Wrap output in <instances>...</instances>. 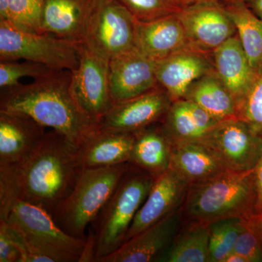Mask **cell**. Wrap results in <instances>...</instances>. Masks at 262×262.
I'll return each mask as SVG.
<instances>
[{"label":"cell","instance_id":"10","mask_svg":"<svg viewBox=\"0 0 262 262\" xmlns=\"http://www.w3.org/2000/svg\"><path fill=\"white\" fill-rule=\"evenodd\" d=\"M70 91L81 111L96 122L115 104L108 80V61L80 43V61L72 72Z\"/></svg>","mask_w":262,"mask_h":262},{"label":"cell","instance_id":"29","mask_svg":"<svg viewBox=\"0 0 262 262\" xmlns=\"http://www.w3.org/2000/svg\"><path fill=\"white\" fill-rule=\"evenodd\" d=\"M44 0H9L8 23L25 32L42 34Z\"/></svg>","mask_w":262,"mask_h":262},{"label":"cell","instance_id":"31","mask_svg":"<svg viewBox=\"0 0 262 262\" xmlns=\"http://www.w3.org/2000/svg\"><path fill=\"white\" fill-rule=\"evenodd\" d=\"M52 69L41 63L30 61H0V88L11 89L20 84L23 77L39 78L53 72Z\"/></svg>","mask_w":262,"mask_h":262},{"label":"cell","instance_id":"16","mask_svg":"<svg viewBox=\"0 0 262 262\" xmlns=\"http://www.w3.org/2000/svg\"><path fill=\"white\" fill-rule=\"evenodd\" d=\"M189 187V183L170 167L155 178L131 224L125 242L182 207Z\"/></svg>","mask_w":262,"mask_h":262},{"label":"cell","instance_id":"3","mask_svg":"<svg viewBox=\"0 0 262 262\" xmlns=\"http://www.w3.org/2000/svg\"><path fill=\"white\" fill-rule=\"evenodd\" d=\"M3 220L14 229L20 262H80L86 237L67 233L44 208L16 199Z\"/></svg>","mask_w":262,"mask_h":262},{"label":"cell","instance_id":"40","mask_svg":"<svg viewBox=\"0 0 262 262\" xmlns=\"http://www.w3.org/2000/svg\"><path fill=\"white\" fill-rule=\"evenodd\" d=\"M256 222H257V226L258 232H259L260 237H261L262 242V213L259 215H256Z\"/></svg>","mask_w":262,"mask_h":262},{"label":"cell","instance_id":"6","mask_svg":"<svg viewBox=\"0 0 262 262\" xmlns=\"http://www.w3.org/2000/svg\"><path fill=\"white\" fill-rule=\"evenodd\" d=\"M128 163L83 168L75 187L52 213L53 220L73 237L85 238L86 230L112 195Z\"/></svg>","mask_w":262,"mask_h":262},{"label":"cell","instance_id":"36","mask_svg":"<svg viewBox=\"0 0 262 262\" xmlns=\"http://www.w3.org/2000/svg\"><path fill=\"white\" fill-rule=\"evenodd\" d=\"M246 3L253 13L262 19V0H250Z\"/></svg>","mask_w":262,"mask_h":262},{"label":"cell","instance_id":"34","mask_svg":"<svg viewBox=\"0 0 262 262\" xmlns=\"http://www.w3.org/2000/svg\"><path fill=\"white\" fill-rule=\"evenodd\" d=\"M21 255L5 221L0 220V262H20Z\"/></svg>","mask_w":262,"mask_h":262},{"label":"cell","instance_id":"7","mask_svg":"<svg viewBox=\"0 0 262 262\" xmlns=\"http://www.w3.org/2000/svg\"><path fill=\"white\" fill-rule=\"evenodd\" d=\"M36 62L53 70H77L80 44L51 34L25 32L0 21V61Z\"/></svg>","mask_w":262,"mask_h":262},{"label":"cell","instance_id":"25","mask_svg":"<svg viewBox=\"0 0 262 262\" xmlns=\"http://www.w3.org/2000/svg\"><path fill=\"white\" fill-rule=\"evenodd\" d=\"M209 238V224L184 219L160 261L210 262Z\"/></svg>","mask_w":262,"mask_h":262},{"label":"cell","instance_id":"38","mask_svg":"<svg viewBox=\"0 0 262 262\" xmlns=\"http://www.w3.org/2000/svg\"><path fill=\"white\" fill-rule=\"evenodd\" d=\"M225 262H248L247 260L235 252H232L226 258Z\"/></svg>","mask_w":262,"mask_h":262},{"label":"cell","instance_id":"5","mask_svg":"<svg viewBox=\"0 0 262 262\" xmlns=\"http://www.w3.org/2000/svg\"><path fill=\"white\" fill-rule=\"evenodd\" d=\"M154 181L152 176L128 163L115 191L91 224V229L89 227L94 234L95 262H99L124 244Z\"/></svg>","mask_w":262,"mask_h":262},{"label":"cell","instance_id":"33","mask_svg":"<svg viewBox=\"0 0 262 262\" xmlns=\"http://www.w3.org/2000/svg\"><path fill=\"white\" fill-rule=\"evenodd\" d=\"M233 252L244 256L248 262L262 261V242L256 215L244 220Z\"/></svg>","mask_w":262,"mask_h":262},{"label":"cell","instance_id":"11","mask_svg":"<svg viewBox=\"0 0 262 262\" xmlns=\"http://www.w3.org/2000/svg\"><path fill=\"white\" fill-rule=\"evenodd\" d=\"M188 45L212 53L237 34L223 3L187 5L177 12Z\"/></svg>","mask_w":262,"mask_h":262},{"label":"cell","instance_id":"14","mask_svg":"<svg viewBox=\"0 0 262 262\" xmlns=\"http://www.w3.org/2000/svg\"><path fill=\"white\" fill-rule=\"evenodd\" d=\"M183 206L141 231L99 262L160 261L184 223Z\"/></svg>","mask_w":262,"mask_h":262},{"label":"cell","instance_id":"1","mask_svg":"<svg viewBox=\"0 0 262 262\" xmlns=\"http://www.w3.org/2000/svg\"><path fill=\"white\" fill-rule=\"evenodd\" d=\"M82 169L78 146L56 130L47 131L28 158L0 170V220H5L16 199L52 214L75 187Z\"/></svg>","mask_w":262,"mask_h":262},{"label":"cell","instance_id":"2","mask_svg":"<svg viewBox=\"0 0 262 262\" xmlns=\"http://www.w3.org/2000/svg\"><path fill=\"white\" fill-rule=\"evenodd\" d=\"M71 79V71L55 70L32 83L1 90L0 111L26 114L80 146L97 124L76 103L70 91Z\"/></svg>","mask_w":262,"mask_h":262},{"label":"cell","instance_id":"17","mask_svg":"<svg viewBox=\"0 0 262 262\" xmlns=\"http://www.w3.org/2000/svg\"><path fill=\"white\" fill-rule=\"evenodd\" d=\"M46 129L26 114L0 111V170L28 158L42 142Z\"/></svg>","mask_w":262,"mask_h":262},{"label":"cell","instance_id":"24","mask_svg":"<svg viewBox=\"0 0 262 262\" xmlns=\"http://www.w3.org/2000/svg\"><path fill=\"white\" fill-rule=\"evenodd\" d=\"M170 168L189 185L211 179L227 170L214 152L201 141L172 144Z\"/></svg>","mask_w":262,"mask_h":262},{"label":"cell","instance_id":"37","mask_svg":"<svg viewBox=\"0 0 262 262\" xmlns=\"http://www.w3.org/2000/svg\"><path fill=\"white\" fill-rule=\"evenodd\" d=\"M9 0H0V21H8Z\"/></svg>","mask_w":262,"mask_h":262},{"label":"cell","instance_id":"39","mask_svg":"<svg viewBox=\"0 0 262 262\" xmlns=\"http://www.w3.org/2000/svg\"><path fill=\"white\" fill-rule=\"evenodd\" d=\"M184 7L187 5L200 4L206 3H222L223 0H182Z\"/></svg>","mask_w":262,"mask_h":262},{"label":"cell","instance_id":"28","mask_svg":"<svg viewBox=\"0 0 262 262\" xmlns=\"http://www.w3.org/2000/svg\"><path fill=\"white\" fill-rule=\"evenodd\" d=\"M244 223L243 219L232 217L209 224L210 262H225L233 252Z\"/></svg>","mask_w":262,"mask_h":262},{"label":"cell","instance_id":"42","mask_svg":"<svg viewBox=\"0 0 262 262\" xmlns=\"http://www.w3.org/2000/svg\"><path fill=\"white\" fill-rule=\"evenodd\" d=\"M227 1H241V2H245V3H248V2H249L250 0H223V2H227ZM222 2V3H223Z\"/></svg>","mask_w":262,"mask_h":262},{"label":"cell","instance_id":"32","mask_svg":"<svg viewBox=\"0 0 262 262\" xmlns=\"http://www.w3.org/2000/svg\"><path fill=\"white\" fill-rule=\"evenodd\" d=\"M139 21H149L173 13L181 9L175 0H117Z\"/></svg>","mask_w":262,"mask_h":262},{"label":"cell","instance_id":"15","mask_svg":"<svg viewBox=\"0 0 262 262\" xmlns=\"http://www.w3.org/2000/svg\"><path fill=\"white\" fill-rule=\"evenodd\" d=\"M108 80L115 103L160 87L155 73V61L136 48L108 61Z\"/></svg>","mask_w":262,"mask_h":262},{"label":"cell","instance_id":"4","mask_svg":"<svg viewBox=\"0 0 262 262\" xmlns=\"http://www.w3.org/2000/svg\"><path fill=\"white\" fill-rule=\"evenodd\" d=\"M253 170H226L211 179L189 185L183 204L184 219L210 224L232 217L246 220L252 216Z\"/></svg>","mask_w":262,"mask_h":262},{"label":"cell","instance_id":"41","mask_svg":"<svg viewBox=\"0 0 262 262\" xmlns=\"http://www.w3.org/2000/svg\"><path fill=\"white\" fill-rule=\"evenodd\" d=\"M176 2H177V3L179 5V6L181 7V8H184V5L183 4L182 0H175Z\"/></svg>","mask_w":262,"mask_h":262},{"label":"cell","instance_id":"20","mask_svg":"<svg viewBox=\"0 0 262 262\" xmlns=\"http://www.w3.org/2000/svg\"><path fill=\"white\" fill-rule=\"evenodd\" d=\"M134 134L96 130L78 146L82 168H99L128 163Z\"/></svg>","mask_w":262,"mask_h":262},{"label":"cell","instance_id":"18","mask_svg":"<svg viewBox=\"0 0 262 262\" xmlns=\"http://www.w3.org/2000/svg\"><path fill=\"white\" fill-rule=\"evenodd\" d=\"M95 3L96 0H44L42 33L82 43Z\"/></svg>","mask_w":262,"mask_h":262},{"label":"cell","instance_id":"26","mask_svg":"<svg viewBox=\"0 0 262 262\" xmlns=\"http://www.w3.org/2000/svg\"><path fill=\"white\" fill-rule=\"evenodd\" d=\"M184 99L195 103L219 122L237 117L235 100L214 71L194 82Z\"/></svg>","mask_w":262,"mask_h":262},{"label":"cell","instance_id":"21","mask_svg":"<svg viewBox=\"0 0 262 262\" xmlns=\"http://www.w3.org/2000/svg\"><path fill=\"white\" fill-rule=\"evenodd\" d=\"M214 72L235 100L241 99L256 78L237 34L211 53Z\"/></svg>","mask_w":262,"mask_h":262},{"label":"cell","instance_id":"30","mask_svg":"<svg viewBox=\"0 0 262 262\" xmlns=\"http://www.w3.org/2000/svg\"><path fill=\"white\" fill-rule=\"evenodd\" d=\"M236 115L262 136V74L256 75L246 94L236 102Z\"/></svg>","mask_w":262,"mask_h":262},{"label":"cell","instance_id":"22","mask_svg":"<svg viewBox=\"0 0 262 262\" xmlns=\"http://www.w3.org/2000/svg\"><path fill=\"white\" fill-rule=\"evenodd\" d=\"M161 122L173 144L203 140L219 121L195 103L181 99L172 103Z\"/></svg>","mask_w":262,"mask_h":262},{"label":"cell","instance_id":"12","mask_svg":"<svg viewBox=\"0 0 262 262\" xmlns=\"http://www.w3.org/2000/svg\"><path fill=\"white\" fill-rule=\"evenodd\" d=\"M171 98L160 87L137 97L115 103L97 123L98 130L135 134L161 122L168 113Z\"/></svg>","mask_w":262,"mask_h":262},{"label":"cell","instance_id":"19","mask_svg":"<svg viewBox=\"0 0 262 262\" xmlns=\"http://www.w3.org/2000/svg\"><path fill=\"white\" fill-rule=\"evenodd\" d=\"M187 45L177 13L149 21H136V48L152 61L163 59Z\"/></svg>","mask_w":262,"mask_h":262},{"label":"cell","instance_id":"8","mask_svg":"<svg viewBox=\"0 0 262 262\" xmlns=\"http://www.w3.org/2000/svg\"><path fill=\"white\" fill-rule=\"evenodd\" d=\"M135 18L117 0H96L82 46L110 61L136 48Z\"/></svg>","mask_w":262,"mask_h":262},{"label":"cell","instance_id":"13","mask_svg":"<svg viewBox=\"0 0 262 262\" xmlns=\"http://www.w3.org/2000/svg\"><path fill=\"white\" fill-rule=\"evenodd\" d=\"M213 71L211 53L189 45L155 61L158 84L166 91L173 102L184 99L188 90L194 82Z\"/></svg>","mask_w":262,"mask_h":262},{"label":"cell","instance_id":"9","mask_svg":"<svg viewBox=\"0 0 262 262\" xmlns=\"http://www.w3.org/2000/svg\"><path fill=\"white\" fill-rule=\"evenodd\" d=\"M201 141L234 171L253 170L262 155V136L237 117L219 122Z\"/></svg>","mask_w":262,"mask_h":262},{"label":"cell","instance_id":"27","mask_svg":"<svg viewBox=\"0 0 262 262\" xmlns=\"http://www.w3.org/2000/svg\"><path fill=\"white\" fill-rule=\"evenodd\" d=\"M235 27L237 35L256 74H262V19L241 1L223 2Z\"/></svg>","mask_w":262,"mask_h":262},{"label":"cell","instance_id":"35","mask_svg":"<svg viewBox=\"0 0 262 262\" xmlns=\"http://www.w3.org/2000/svg\"><path fill=\"white\" fill-rule=\"evenodd\" d=\"M254 184V215L262 213V155L255 168H253Z\"/></svg>","mask_w":262,"mask_h":262},{"label":"cell","instance_id":"23","mask_svg":"<svg viewBox=\"0 0 262 262\" xmlns=\"http://www.w3.org/2000/svg\"><path fill=\"white\" fill-rule=\"evenodd\" d=\"M134 146L128 163L147 172L154 178L170 167L172 144L162 122H157L134 134Z\"/></svg>","mask_w":262,"mask_h":262}]
</instances>
